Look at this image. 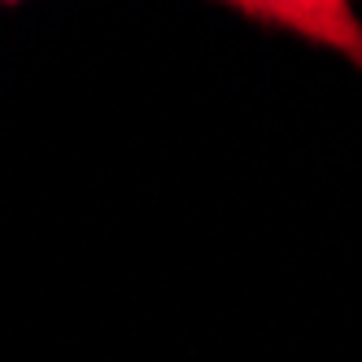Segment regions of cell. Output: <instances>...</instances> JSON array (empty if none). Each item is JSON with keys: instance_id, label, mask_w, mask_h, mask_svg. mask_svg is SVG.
Listing matches in <instances>:
<instances>
[{"instance_id": "obj_2", "label": "cell", "mask_w": 362, "mask_h": 362, "mask_svg": "<svg viewBox=\"0 0 362 362\" xmlns=\"http://www.w3.org/2000/svg\"><path fill=\"white\" fill-rule=\"evenodd\" d=\"M5 5H22V0H5Z\"/></svg>"}, {"instance_id": "obj_1", "label": "cell", "mask_w": 362, "mask_h": 362, "mask_svg": "<svg viewBox=\"0 0 362 362\" xmlns=\"http://www.w3.org/2000/svg\"><path fill=\"white\" fill-rule=\"evenodd\" d=\"M218 5L236 9L257 27L288 31L362 66V18L354 13V0H218Z\"/></svg>"}]
</instances>
